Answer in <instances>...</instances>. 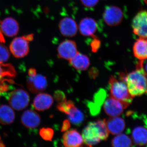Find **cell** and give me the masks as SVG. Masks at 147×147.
Masks as SVG:
<instances>
[{"label": "cell", "instance_id": "1", "mask_svg": "<svg viewBox=\"0 0 147 147\" xmlns=\"http://www.w3.org/2000/svg\"><path fill=\"white\" fill-rule=\"evenodd\" d=\"M143 61H139L136 70L127 75L120 74L121 81L126 84L129 93L132 97L147 94V74L143 67Z\"/></svg>", "mask_w": 147, "mask_h": 147}, {"label": "cell", "instance_id": "2", "mask_svg": "<svg viewBox=\"0 0 147 147\" xmlns=\"http://www.w3.org/2000/svg\"><path fill=\"white\" fill-rule=\"evenodd\" d=\"M106 120H97L90 123L83 131L82 137L84 144L88 146L91 147L105 141L109 136Z\"/></svg>", "mask_w": 147, "mask_h": 147}, {"label": "cell", "instance_id": "3", "mask_svg": "<svg viewBox=\"0 0 147 147\" xmlns=\"http://www.w3.org/2000/svg\"><path fill=\"white\" fill-rule=\"evenodd\" d=\"M111 96L120 101L126 108L130 105L133 97L129 92L126 84L124 82L119 81L113 75L109 81Z\"/></svg>", "mask_w": 147, "mask_h": 147}, {"label": "cell", "instance_id": "4", "mask_svg": "<svg viewBox=\"0 0 147 147\" xmlns=\"http://www.w3.org/2000/svg\"><path fill=\"white\" fill-rule=\"evenodd\" d=\"M33 39V34L18 37L12 40L9 46L11 53L17 58L24 57L28 54L29 43Z\"/></svg>", "mask_w": 147, "mask_h": 147}, {"label": "cell", "instance_id": "5", "mask_svg": "<svg viewBox=\"0 0 147 147\" xmlns=\"http://www.w3.org/2000/svg\"><path fill=\"white\" fill-rule=\"evenodd\" d=\"M11 107L17 111L25 109L28 105L30 97L28 92L23 89L18 88L11 92L8 97Z\"/></svg>", "mask_w": 147, "mask_h": 147}, {"label": "cell", "instance_id": "6", "mask_svg": "<svg viewBox=\"0 0 147 147\" xmlns=\"http://www.w3.org/2000/svg\"><path fill=\"white\" fill-rule=\"evenodd\" d=\"M131 27L134 34L139 38L147 39V11H141L135 15Z\"/></svg>", "mask_w": 147, "mask_h": 147}, {"label": "cell", "instance_id": "7", "mask_svg": "<svg viewBox=\"0 0 147 147\" xmlns=\"http://www.w3.org/2000/svg\"><path fill=\"white\" fill-rule=\"evenodd\" d=\"M103 18L108 26H115L120 24L123 20V12L121 9L118 7L108 6L104 11Z\"/></svg>", "mask_w": 147, "mask_h": 147}, {"label": "cell", "instance_id": "8", "mask_svg": "<svg viewBox=\"0 0 147 147\" xmlns=\"http://www.w3.org/2000/svg\"><path fill=\"white\" fill-rule=\"evenodd\" d=\"M57 51L59 57L68 61L79 53L76 42L68 40L61 42L58 47Z\"/></svg>", "mask_w": 147, "mask_h": 147}, {"label": "cell", "instance_id": "9", "mask_svg": "<svg viewBox=\"0 0 147 147\" xmlns=\"http://www.w3.org/2000/svg\"><path fill=\"white\" fill-rule=\"evenodd\" d=\"M27 82L28 89L33 93L36 94L43 91L46 89L47 86L46 77L40 74L29 76Z\"/></svg>", "mask_w": 147, "mask_h": 147}, {"label": "cell", "instance_id": "10", "mask_svg": "<svg viewBox=\"0 0 147 147\" xmlns=\"http://www.w3.org/2000/svg\"><path fill=\"white\" fill-rule=\"evenodd\" d=\"M103 108L105 113L111 117L120 115L125 109L120 101L111 96L105 100Z\"/></svg>", "mask_w": 147, "mask_h": 147}, {"label": "cell", "instance_id": "11", "mask_svg": "<svg viewBox=\"0 0 147 147\" xmlns=\"http://www.w3.org/2000/svg\"><path fill=\"white\" fill-rule=\"evenodd\" d=\"M83 142V137L75 129L67 130L63 136V143L65 147H80Z\"/></svg>", "mask_w": 147, "mask_h": 147}, {"label": "cell", "instance_id": "12", "mask_svg": "<svg viewBox=\"0 0 147 147\" xmlns=\"http://www.w3.org/2000/svg\"><path fill=\"white\" fill-rule=\"evenodd\" d=\"M59 28L61 34L68 37L76 35L78 30L76 21L70 17H65L62 19L59 24Z\"/></svg>", "mask_w": 147, "mask_h": 147}, {"label": "cell", "instance_id": "13", "mask_svg": "<svg viewBox=\"0 0 147 147\" xmlns=\"http://www.w3.org/2000/svg\"><path fill=\"white\" fill-rule=\"evenodd\" d=\"M21 122L25 127L29 129L36 128L41 122L40 116L38 113L31 110H27L22 114Z\"/></svg>", "mask_w": 147, "mask_h": 147}, {"label": "cell", "instance_id": "14", "mask_svg": "<svg viewBox=\"0 0 147 147\" xmlns=\"http://www.w3.org/2000/svg\"><path fill=\"white\" fill-rule=\"evenodd\" d=\"M0 29L5 35L13 37L18 34L19 25L15 19L12 17H7L0 22Z\"/></svg>", "mask_w": 147, "mask_h": 147}, {"label": "cell", "instance_id": "15", "mask_svg": "<svg viewBox=\"0 0 147 147\" xmlns=\"http://www.w3.org/2000/svg\"><path fill=\"white\" fill-rule=\"evenodd\" d=\"M54 100L52 96L41 93L36 96L33 101V107L37 111H43L49 109L53 104Z\"/></svg>", "mask_w": 147, "mask_h": 147}, {"label": "cell", "instance_id": "16", "mask_svg": "<svg viewBox=\"0 0 147 147\" xmlns=\"http://www.w3.org/2000/svg\"><path fill=\"white\" fill-rule=\"evenodd\" d=\"M97 28V24L96 21L90 17L83 18L80 21L79 25V32L84 36H94Z\"/></svg>", "mask_w": 147, "mask_h": 147}, {"label": "cell", "instance_id": "17", "mask_svg": "<svg viewBox=\"0 0 147 147\" xmlns=\"http://www.w3.org/2000/svg\"><path fill=\"white\" fill-rule=\"evenodd\" d=\"M106 123L109 133L113 135L122 133L125 127L124 120L118 117H112L106 121Z\"/></svg>", "mask_w": 147, "mask_h": 147}, {"label": "cell", "instance_id": "18", "mask_svg": "<svg viewBox=\"0 0 147 147\" xmlns=\"http://www.w3.org/2000/svg\"><path fill=\"white\" fill-rule=\"evenodd\" d=\"M134 57L139 61L147 59V39L139 38L134 42L133 47Z\"/></svg>", "mask_w": 147, "mask_h": 147}, {"label": "cell", "instance_id": "19", "mask_svg": "<svg viewBox=\"0 0 147 147\" xmlns=\"http://www.w3.org/2000/svg\"><path fill=\"white\" fill-rule=\"evenodd\" d=\"M69 62L73 67L81 71L86 70L90 65L89 58L88 56L79 53L69 60Z\"/></svg>", "mask_w": 147, "mask_h": 147}, {"label": "cell", "instance_id": "20", "mask_svg": "<svg viewBox=\"0 0 147 147\" xmlns=\"http://www.w3.org/2000/svg\"><path fill=\"white\" fill-rule=\"evenodd\" d=\"M15 114L13 108L7 105H0V123L3 125H9L14 121Z\"/></svg>", "mask_w": 147, "mask_h": 147}, {"label": "cell", "instance_id": "21", "mask_svg": "<svg viewBox=\"0 0 147 147\" xmlns=\"http://www.w3.org/2000/svg\"><path fill=\"white\" fill-rule=\"evenodd\" d=\"M134 144L139 146H144L147 144V129L142 126H138L133 129L131 135Z\"/></svg>", "mask_w": 147, "mask_h": 147}, {"label": "cell", "instance_id": "22", "mask_svg": "<svg viewBox=\"0 0 147 147\" xmlns=\"http://www.w3.org/2000/svg\"><path fill=\"white\" fill-rule=\"evenodd\" d=\"M112 146L115 147H129L132 146L131 139L125 134L117 135L112 140Z\"/></svg>", "mask_w": 147, "mask_h": 147}, {"label": "cell", "instance_id": "23", "mask_svg": "<svg viewBox=\"0 0 147 147\" xmlns=\"http://www.w3.org/2000/svg\"><path fill=\"white\" fill-rule=\"evenodd\" d=\"M67 115L69 121L75 125H80L84 121V114L75 106L70 110Z\"/></svg>", "mask_w": 147, "mask_h": 147}, {"label": "cell", "instance_id": "24", "mask_svg": "<svg viewBox=\"0 0 147 147\" xmlns=\"http://www.w3.org/2000/svg\"><path fill=\"white\" fill-rule=\"evenodd\" d=\"M16 71L13 66L9 64H4L0 62V81L5 76L10 77L15 76Z\"/></svg>", "mask_w": 147, "mask_h": 147}, {"label": "cell", "instance_id": "25", "mask_svg": "<svg viewBox=\"0 0 147 147\" xmlns=\"http://www.w3.org/2000/svg\"><path fill=\"white\" fill-rule=\"evenodd\" d=\"M74 107H75V105L73 101L66 100L59 102L57 106V108L61 112L67 115L70 110Z\"/></svg>", "mask_w": 147, "mask_h": 147}, {"label": "cell", "instance_id": "26", "mask_svg": "<svg viewBox=\"0 0 147 147\" xmlns=\"http://www.w3.org/2000/svg\"><path fill=\"white\" fill-rule=\"evenodd\" d=\"M105 92L104 90L100 89L94 96V102H92L96 106L100 108V106L102 105V102L105 100Z\"/></svg>", "mask_w": 147, "mask_h": 147}, {"label": "cell", "instance_id": "27", "mask_svg": "<svg viewBox=\"0 0 147 147\" xmlns=\"http://www.w3.org/2000/svg\"><path fill=\"white\" fill-rule=\"evenodd\" d=\"M54 131L52 128H42L40 130L39 134L44 140L51 141L54 135Z\"/></svg>", "mask_w": 147, "mask_h": 147}, {"label": "cell", "instance_id": "28", "mask_svg": "<svg viewBox=\"0 0 147 147\" xmlns=\"http://www.w3.org/2000/svg\"><path fill=\"white\" fill-rule=\"evenodd\" d=\"M9 56L10 55L7 47L0 43V62H5L8 61Z\"/></svg>", "mask_w": 147, "mask_h": 147}, {"label": "cell", "instance_id": "29", "mask_svg": "<svg viewBox=\"0 0 147 147\" xmlns=\"http://www.w3.org/2000/svg\"><path fill=\"white\" fill-rule=\"evenodd\" d=\"M82 4L86 7H93L98 3V0H81Z\"/></svg>", "mask_w": 147, "mask_h": 147}, {"label": "cell", "instance_id": "30", "mask_svg": "<svg viewBox=\"0 0 147 147\" xmlns=\"http://www.w3.org/2000/svg\"><path fill=\"white\" fill-rule=\"evenodd\" d=\"M55 98L57 101H59L60 102L66 100L65 95L62 92L60 91L55 92Z\"/></svg>", "mask_w": 147, "mask_h": 147}, {"label": "cell", "instance_id": "31", "mask_svg": "<svg viewBox=\"0 0 147 147\" xmlns=\"http://www.w3.org/2000/svg\"><path fill=\"white\" fill-rule=\"evenodd\" d=\"M70 127V121H69V120H65L64 121L63 123L61 131H67Z\"/></svg>", "mask_w": 147, "mask_h": 147}, {"label": "cell", "instance_id": "32", "mask_svg": "<svg viewBox=\"0 0 147 147\" xmlns=\"http://www.w3.org/2000/svg\"><path fill=\"white\" fill-rule=\"evenodd\" d=\"M29 76H34L36 74V69L34 68H30L28 71Z\"/></svg>", "mask_w": 147, "mask_h": 147}, {"label": "cell", "instance_id": "33", "mask_svg": "<svg viewBox=\"0 0 147 147\" xmlns=\"http://www.w3.org/2000/svg\"><path fill=\"white\" fill-rule=\"evenodd\" d=\"M1 22V21H0ZM0 42H4L5 39L4 38L3 36V35L1 31V29H0Z\"/></svg>", "mask_w": 147, "mask_h": 147}, {"label": "cell", "instance_id": "34", "mask_svg": "<svg viewBox=\"0 0 147 147\" xmlns=\"http://www.w3.org/2000/svg\"><path fill=\"white\" fill-rule=\"evenodd\" d=\"M144 70L147 74V61L146 63V65H145V69H144Z\"/></svg>", "mask_w": 147, "mask_h": 147}, {"label": "cell", "instance_id": "35", "mask_svg": "<svg viewBox=\"0 0 147 147\" xmlns=\"http://www.w3.org/2000/svg\"><path fill=\"white\" fill-rule=\"evenodd\" d=\"M2 142L1 141V137H0V147L4 146Z\"/></svg>", "mask_w": 147, "mask_h": 147}]
</instances>
